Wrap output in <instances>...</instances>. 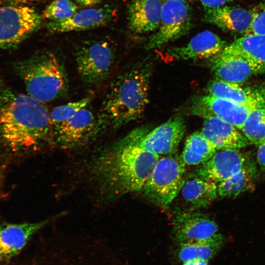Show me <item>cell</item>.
Masks as SVG:
<instances>
[{
  "mask_svg": "<svg viewBox=\"0 0 265 265\" xmlns=\"http://www.w3.org/2000/svg\"><path fill=\"white\" fill-rule=\"evenodd\" d=\"M152 63L147 60L131 65L111 83L105 98L100 116V131L124 126L140 118L149 102Z\"/></svg>",
  "mask_w": 265,
  "mask_h": 265,
  "instance_id": "obj_3",
  "label": "cell"
},
{
  "mask_svg": "<svg viewBox=\"0 0 265 265\" xmlns=\"http://www.w3.org/2000/svg\"><path fill=\"white\" fill-rule=\"evenodd\" d=\"M221 52L242 56L265 71V35L246 34L225 46Z\"/></svg>",
  "mask_w": 265,
  "mask_h": 265,
  "instance_id": "obj_23",
  "label": "cell"
},
{
  "mask_svg": "<svg viewBox=\"0 0 265 265\" xmlns=\"http://www.w3.org/2000/svg\"><path fill=\"white\" fill-rule=\"evenodd\" d=\"M216 151L201 132H196L187 137L181 158L185 164L201 165L210 159Z\"/></svg>",
  "mask_w": 265,
  "mask_h": 265,
  "instance_id": "obj_25",
  "label": "cell"
},
{
  "mask_svg": "<svg viewBox=\"0 0 265 265\" xmlns=\"http://www.w3.org/2000/svg\"><path fill=\"white\" fill-rule=\"evenodd\" d=\"M15 68L27 94L41 103L59 98L68 91L64 65L53 53H37L16 63Z\"/></svg>",
  "mask_w": 265,
  "mask_h": 265,
  "instance_id": "obj_4",
  "label": "cell"
},
{
  "mask_svg": "<svg viewBox=\"0 0 265 265\" xmlns=\"http://www.w3.org/2000/svg\"><path fill=\"white\" fill-rule=\"evenodd\" d=\"M185 165L181 157L173 154L159 158L142 188L146 196L156 205L167 207L180 192Z\"/></svg>",
  "mask_w": 265,
  "mask_h": 265,
  "instance_id": "obj_5",
  "label": "cell"
},
{
  "mask_svg": "<svg viewBox=\"0 0 265 265\" xmlns=\"http://www.w3.org/2000/svg\"><path fill=\"white\" fill-rule=\"evenodd\" d=\"M206 90L208 95L240 104L253 106L265 105V101L260 93L217 78L210 81Z\"/></svg>",
  "mask_w": 265,
  "mask_h": 265,
  "instance_id": "obj_22",
  "label": "cell"
},
{
  "mask_svg": "<svg viewBox=\"0 0 265 265\" xmlns=\"http://www.w3.org/2000/svg\"><path fill=\"white\" fill-rule=\"evenodd\" d=\"M210 66L217 79L239 85L253 75L263 72L247 59L222 52L210 58Z\"/></svg>",
  "mask_w": 265,
  "mask_h": 265,
  "instance_id": "obj_16",
  "label": "cell"
},
{
  "mask_svg": "<svg viewBox=\"0 0 265 265\" xmlns=\"http://www.w3.org/2000/svg\"><path fill=\"white\" fill-rule=\"evenodd\" d=\"M78 11L77 5L70 0H54L45 9L43 17L52 21L67 19Z\"/></svg>",
  "mask_w": 265,
  "mask_h": 265,
  "instance_id": "obj_29",
  "label": "cell"
},
{
  "mask_svg": "<svg viewBox=\"0 0 265 265\" xmlns=\"http://www.w3.org/2000/svg\"><path fill=\"white\" fill-rule=\"evenodd\" d=\"M186 132L184 119L176 116L146 134L136 130L122 138L125 142L159 155L174 154Z\"/></svg>",
  "mask_w": 265,
  "mask_h": 265,
  "instance_id": "obj_8",
  "label": "cell"
},
{
  "mask_svg": "<svg viewBox=\"0 0 265 265\" xmlns=\"http://www.w3.org/2000/svg\"><path fill=\"white\" fill-rule=\"evenodd\" d=\"M261 94L262 95L263 99L265 101V86L263 90L262 91Z\"/></svg>",
  "mask_w": 265,
  "mask_h": 265,
  "instance_id": "obj_36",
  "label": "cell"
},
{
  "mask_svg": "<svg viewBox=\"0 0 265 265\" xmlns=\"http://www.w3.org/2000/svg\"><path fill=\"white\" fill-rule=\"evenodd\" d=\"M41 17L24 4L0 7V49L17 47L39 26Z\"/></svg>",
  "mask_w": 265,
  "mask_h": 265,
  "instance_id": "obj_7",
  "label": "cell"
},
{
  "mask_svg": "<svg viewBox=\"0 0 265 265\" xmlns=\"http://www.w3.org/2000/svg\"><path fill=\"white\" fill-rule=\"evenodd\" d=\"M257 158L261 169L265 171V141L258 145Z\"/></svg>",
  "mask_w": 265,
  "mask_h": 265,
  "instance_id": "obj_32",
  "label": "cell"
},
{
  "mask_svg": "<svg viewBox=\"0 0 265 265\" xmlns=\"http://www.w3.org/2000/svg\"><path fill=\"white\" fill-rule=\"evenodd\" d=\"M252 12V23L248 33L265 35V0L255 7Z\"/></svg>",
  "mask_w": 265,
  "mask_h": 265,
  "instance_id": "obj_30",
  "label": "cell"
},
{
  "mask_svg": "<svg viewBox=\"0 0 265 265\" xmlns=\"http://www.w3.org/2000/svg\"><path fill=\"white\" fill-rule=\"evenodd\" d=\"M235 0H199L205 8L219 7Z\"/></svg>",
  "mask_w": 265,
  "mask_h": 265,
  "instance_id": "obj_31",
  "label": "cell"
},
{
  "mask_svg": "<svg viewBox=\"0 0 265 265\" xmlns=\"http://www.w3.org/2000/svg\"><path fill=\"white\" fill-rule=\"evenodd\" d=\"M49 222L50 219L32 223L0 225V261H7L18 255L31 236Z\"/></svg>",
  "mask_w": 265,
  "mask_h": 265,
  "instance_id": "obj_17",
  "label": "cell"
},
{
  "mask_svg": "<svg viewBox=\"0 0 265 265\" xmlns=\"http://www.w3.org/2000/svg\"><path fill=\"white\" fill-rule=\"evenodd\" d=\"M216 223L207 214L185 211L175 215L173 235L180 244L207 239L218 234Z\"/></svg>",
  "mask_w": 265,
  "mask_h": 265,
  "instance_id": "obj_12",
  "label": "cell"
},
{
  "mask_svg": "<svg viewBox=\"0 0 265 265\" xmlns=\"http://www.w3.org/2000/svg\"><path fill=\"white\" fill-rule=\"evenodd\" d=\"M179 193L191 208H205L218 196L217 185L196 174L185 178Z\"/></svg>",
  "mask_w": 265,
  "mask_h": 265,
  "instance_id": "obj_21",
  "label": "cell"
},
{
  "mask_svg": "<svg viewBox=\"0 0 265 265\" xmlns=\"http://www.w3.org/2000/svg\"><path fill=\"white\" fill-rule=\"evenodd\" d=\"M203 19L223 30L246 34L251 27L252 12L241 7L225 5L214 8H205Z\"/></svg>",
  "mask_w": 265,
  "mask_h": 265,
  "instance_id": "obj_19",
  "label": "cell"
},
{
  "mask_svg": "<svg viewBox=\"0 0 265 265\" xmlns=\"http://www.w3.org/2000/svg\"><path fill=\"white\" fill-rule=\"evenodd\" d=\"M112 44L105 40L86 42L75 53L78 72L81 80L89 85H96L105 80L115 60Z\"/></svg>",
  "mask_w": 265,
  "mask_h": 265,
  "instance_id": "obj_6",
  "label": "cell"
},
{
  "mask_svg": "<svg viewBox=\"0 0 265 265\" xmlns=\"http://www.w3.org/2000/svg\"><path fill=\"white\" fill-rule=\"evenodd\" d=\"M159 159L122 139L98 155L90 170L100 190L113 197L142 189Z\"/></svg>",
  "mask_w": 265,
  "mask_h": 265,
  "instance_id": "obj_1",
  "label": "cell"
},
{
  "mask_svg": "<svg viewBox=\"0 0 265 265\" xmlns=\"http://www.w3.org/2000/svg\"><path fill=\"white\" fill-rule=\"evenodd\" d=\"M249 162L238 149L217 150L210 159L200 165L196 174L219 184L236 173Z\"/></svg>",
  "mask_w": 265,
  "mask_h": 265,
  "instance_id": "obj_13",
  "label": "cell"
},
{
  "mask_svg": "<svg viewBox=\"0 0 265 265\" xmlns=\"http://www.w3.org/2000/svg\"><path fill=\"white\" fill-rule=\"evenodd\" d=\"M34 0H13L14 2L18 4H23L24 3L33 1Z\"/></svg>",
  "mask_w": 265,
  "mask_h": 265,
  "instance_id": "obj_35",
  "label": "cell"
},
{
  "mask_svg": "<svg viewBox=\"0 0 265 265\" xmlns=\"http://www.w3.org/2000/svg\"><path fill=\"white\" fill-rule=\"evenodd\" d=\"M249 162L244 167L227 179L217 185L218 195L224 198H235L254 188V167Z\"/></svg>",
  "mask_w": 265,
  "mask_h": 265,
  "instance_id": "obj_26",
  "label": "cell"
},
{
  "mask_svg": "<svg viewBox=\"0 0 265 265\" xmlns=\"http://www.w3.org/2000/svg\"><path fill=\"white\" fill-rule=\"evenodd\" d=\"M176 0V1H185L186 0Z\"/></svg>",
  "mask_w": 265,
  "mask_h": 265,
  "instance_id": "obj_37",
  "label": "cell"
},
{
  "mask_svg": "<svg viewBox=\"0 0 265 265\" xmlns=\"http://www.w3.org/2000/svg\"><path fill=\"white\" fill-rule=\"evenodd\" d=\"M115 16V11L109 7L84 9L67 19L50 21L47 28L52 33L89 29L108 24Z\"/></svg>",
  "mask_w": 265,
  "mask_h": 265,
  "instance_id": "obj_15",
  "label": "cell"
},
{
  "mask_svg": "<svg viewBox=\"0 0 265 265\" xmlns=\"http://www.w3.org/2000/svg\"><path fill=\"white\" fill-rule=\"evenodd\" d=\"M162 5L160 0H133L129 10L130 29L137 34L156 30L160 24Z\"/></svg>",
  "mask_w": 265,
  "mask_h": 265,
  "instance_id": "obj_20",
  "label": "cell"
},
{
  "mask_svg": "<svg viewBox=\"0 0 265 265\" xmlns=\"http://www.w3.org/2000/svg\"><path fill=\"white\" fill-rule=\"evenodd\" d=\"M100 132L98 119L86 107L66 121L53 126V137L57 143L64 148H72L84 144Z\"/></svg>",
  "mask_w": 265,
  "mask_h": 265,
  "instance_id": "obj_10",
  "label": "cell"
},
{
  "mask_svg": "<svg viewBox=\"0 0 265 265\" xmlns=\"http://www.w3.org/2000/svg\"><path fill=\"white\" fill-rule=\"evenodd\" d=\"M191 17L190 8L186 2L165 1L159 26L157 31L149 37L145 49L159 48L186 34L191 27Z\"/></svg>",
  "mask_w": 265,
  "mask_h": 265,
  "instance_id": "obj_9",
  "label": "cell"
},
{
  "mask_svg": "<svg viewBox=\"0 0 265 265\" xmlns=\"http://www.w3.org/2000/svg\"><path fill=\"white\" fill-rule=\"evenodd\" d=\"M79 4L85 6H89L98 4L103 0H76Z\"/></svg>",
  "mask_w": 265,
  "mask_h": 265,
  "instance_id": "obj_34",
  "label": "cell"
},
{
  "mask_svg": "<svg viewBox=\"0 0 265 265\" xmlns=\"http://www.w3.org/2000/svg\"><path fill=\"white\" fill-rule=\"evenodd\" d=\"M184 263L183 265H208V261L202 259H194Z\"/></svg>",
  "mask_w": 265,
  "mask_h": 265,
  "instance_id": "obj_33",
  "label": "cell"
},
{
  "mask_svg": "<svg viewBox=\"0 0 265 265\" xmlns=\"http://www.w3.org/2000/svg\"><path fill=\"white\" fill-rule=\"evenodd\" d=\"M225 242L224 237L220 234L204 240L180 244L178 256L185 262L194 259L208 261L221 249Z\"/></svg>",
  "mask_w": 265,
  "mask_h": 265,
  "instance_id": "obj_24",
  "label": "cell"
},
{
  "mask_svg": "<svg viewBox=\"0 0 265 265\" xmlns=\"http://www.w3.org/2000/svg\"><path fill=\"white\" fill-rule=\"evenodd\" d=\"M257 106L207 95L194 101L190 112L201 117L206 115H213L241 130L249 114Z\"/></svg>",
  "mask_w": 265,
  "mask_h": 265,
  "instance_id": "obj_11",
  "label": "cell"
},
{
  "mask_svg": "<svg viewBox=\"0 0 265 265\" xmlns=\"http://www.w3.org/2000/svg\"><path fill=\"white\" fill-rule=\"evenodd\" d=\"M92 98L91 96H87L78 101L55 107L50 113L53 126L66 121L78 111L86 107Z\"/></svg>",
  "mask_w": 265,
  "mask_h": 265,
  "instance_id": "obj_28",
  "label": "cell"
},
{
  "mask_svg": "<svg viewBox=\"0 0 265 265\" xmlns=\"http://www.w3.org/2000/svg\"><path fill=\"white\" fill-rule=\"evenodd\" d=\"M53 136L50 113L27 94L0 89V136L15 152L37 148Z\"/></svg>",
  "mask_w": 265,
  "mask_h": 265,
  "instance_id": "obj_2",
  "label": "cell"
},
{
  "mask_svg": "<svg viewBox=\"0 0 265 265\" xmlns=\"http://www.w3.org/2000/svg\"><path fill=\"white\" fill-rule=\"evenodd\" d=\"M225 47V42L220 37L210 30H205L193 37L185 46L169 48L167 54L179 60L210 59L219 54Z\"/></svg>",
  "mask_w": 265,
  "mask_h": 265,
  "instance_id": "obj_14",
  "label": "cell"
},
{
  "mask_svg": "<svg viewBox=\"0 0 265 265\" xmlns=\"http://www.w3.org/2000/svg\"><path fill=\"white\" fill-rule=\"evenodd\" d=\"M241 131L251 144L259 145L265 141V105L251 111Z\"/></svg>",
  "mask_w": 265,
  "mask_h": 265,
  "instance_id": "obj_27",
  "label": "cell"
},
{
  "mask_svg": "<svg viewBox=\"0 0 265 265\" xmlns=\"http://www.w3.org/2000/svg\"><path fill=\"white\" fill-rule=\"evenodd\" d=\"M200 132L217 150L240 149L251 144L248 139L236 127L216 116L206 115Z\"/></svg>",
  "mask_w": 265,
  "mask_h": 265,
  "instance_id": "obj_18",
  "label": "cell"
}]
</instances>
